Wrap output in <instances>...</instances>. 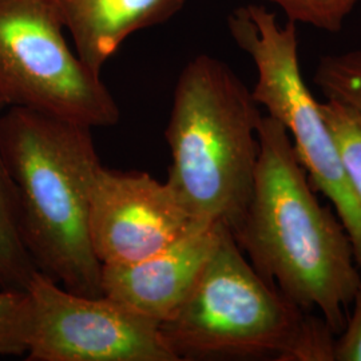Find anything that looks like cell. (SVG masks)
I'll return each instance as SVG.
<instances>
[{"label": "cell", "mask_w": 361, "mask_h": 361, "mask_svg": "<svg viewBox=\"0 0 361 361\" xmlns=\"http://www.w3.org/2000/svg\"><path fill=\"white\" fill-rule=\"evenodd\" d=\"M252 200L233 237L258 274L338 335L361 285L348 233L314 195L284 125L262 116Z\"/></svg>", "instance_id": "obj_1"}, {"label": "cell", "mask_w": 361, "mask_h": 361, "mask_svg": "<svg viewBox=\"0 0 361 361\" xmlns=\"http://www.w3.org/2000/svg\"><path fill=\"white\" fill-rule=\"evenodd\" d=\"M92 128L23 107L0 114V150L13 182L23 244L39 271L83 296L101 297L91 245V189L102 165Z\"/></svg>", "instance_id": "obj_2"}, {"label": "cell", "mask_w": 361, "mask_h": 361, "mask_svg": "<svg viewBox=\"0 0 361 361\" xmlns=\"http://www.w3.org/2000/svg\"><path fill=\"white\" fill-rule=\"evenodd\" d=\"M259 107L229 66L201 54L180 71L165 129L169 186L194 219L222 224L233 235L255 188Z\"/></svg>", "instance_id": "obj_3"}, {"label": "cell", "mask_w": 361, "mask_h": 361, "mask_svg": "<svg viewBox=\"0 0 361 361\" xmlns=\"http://www.w3.org/2000/svg\"><path fill=\"white\" fill-rule=\"evenodd\" d=\"M305 316L258 274L226 228L192 290L159 329L178 361H285Z\"/></svg>", "instance_id": "obj_4"}, {"label": "cell", "mask_w": 361, "mask_h": 361, "mask_svg": "<svg viewBox=\"0 0 361 361\" xmlns=\"http://www.w3.org/2000/svg\"><path fill=\"white\" fill-rule=\"evenodd\" d=\"M228 27L235 44L257 68L253 98L288 130L312 188L331 201L348 233L361 271L360 200L345 176L319 102L302 77L296 23L281 25L264 6L247 4L229 15Z\"/></svg>", "instance_id": "obj_5"}, {"label": "cell", "mask_w": 361, "mask_h": 361, "mask_svg": "<svg viewBox=\"0 0 361 361\" xmlns=\"http://www.w3.org/2000/svg\"><path fill=\"white\" fill-rule=\"evenodd\" d=\"M66 35L50 0H0V106L114 126L121 113L113 94Z\"/></svg>", "instance_id": "obj_6"}, {"label": "cell", "mask_w": 361, "mask_h": 361, "mask_svg": "<svg viewBox=\"0 0 361 361\" xmlns=\"http://www.w3.org/2000/svg\"><path fill=\"white\" fill-rule=\"evenodd\" d=\"M27 361H178L159 324L109 297L78 295L37 271L27 288Z\"/></svg>", "instance_id": "obj_7"}, {"label": "cell", "mask_w": 361, "mask_h": 361, "mask_svg": "<svg viewBox=\"0 0 361 361\" xmlns=\"http://www.w3.org/2000/svg\"><path fill=\"white\" fill-rule=\"evenodd\" d=\"M204 224L180 204L168 182L149 173L99 166L91 189V245L102 265L153 256Z\"/></svg>", "instance_id": "obj_8"}, {"label": "cell", "mask_w": 361, "mask_h": 361, "mask_svg": "<svg viewBox=\"0 0 361 361\" xmlns=\"http://www.w3.org/2000/svg\"><path fill=\"white\" fill-rule=\"evenodd\" d=\"M226 229L210 224L153 256L130 264L102 265L104 296L155 323H164L192 290Z\"/></svg>", "instance_id": "obj_9"}, {"label": "cell", "mask_w": 361, "mask_h": 361, "mask_svg": "<svg viewBox=\"0 0 361 361\" xmlns=\"http://www.w3.org/2000/svg\"><path fill=\"white\" fill-rule=\"evenodd\" d=\"M74 50L94 73L102 75L106 62L128 39L159 26L182 11L188 0H50Z\"/></svg>", "instance_id": "obj_10"}, {"label": "cell", "mask_w": 361, "mask_h": 361, "mask_svg": "<svg viewBox=\"0 0 361 361\" xmlns=\"http://www.w3.org/2000/svg\"><path fill=\"white\" fill-rule=\"evenodd\" d=\"M37 271L22 240L16 190L0 150V289L27 290Z\"/></svg>", "instance_id": "obj_11"}, {"label": "cell", "mask_w": 361, "mask_h": 361, "mask_svg": "<svg viewBox=\"0 0 361 361\" xmlns=\"http://www.w3.org/2000/svg\"><path fill=\"white\" fill-rule=\"evenodd\" d=\"M349 183L361 202V111L337 99L319 102Z\"/></svg>", "instance_id": "obj_12"}, {"label": "cell", "mask_w": 361, "mask_h": 361, "mask_svg": "<svg viewBox=\"0 0 361 361\" xmlns=\"http://www.w3.org/2000/svg\"><path fill=\"white\" fill-rule=\"evenodd\" d=\"M313 82L326 98L361 111V50L325 55L317 63Z\"/></svg>", "instance_id": "obj_13"}, {"label": "cell", "mask_w": 361, "mask_h": 361, "mask_svg": "<svg viewBox=\"0 0 361 361\" xmlns=\"http://www.w3.org/2000/svg\"><path fill=\"white\" fill-rule=\"evenodd\" d=\"M31 331L30 293L0 289V356H26Z\"/></svg>", "instance_id": "obj_14"}, {"label": "cell", "mask_w": 361, "mask_h": 361, "mask_svg": "<svg viewBox=\"0 0 361 361\" xmlns=\"http://www.w3.org/2000/svg\"><path fill=\"white\" fill-rule=\"evenodd\" d=\"M284 11L289 22L340 32L361 0H265Z\"/></svg>", "instance_id": "obj_15"}, {"label": "cell", "mask_w": 361, "mask_h": 361, "mask_svg": "<svg viewBox=\"0 0 361 361\" xmlns=\"http://www.w3.org/2000/svg\"><path fill=\"white\" fill-rule=\"evenodd\" d=\"M336 336L320 314L307 312L302 329L285 361H335Z\"/></svg>", "instance_id": "obj_16"}, {"label": "cell", "mask_w": 361, "mask_h": 361, "mask_svg": "<svg viewBox=\"0 0 361 361\" xmlns=\"http://www.w3.org/2000/svg\"><path fill=\"white\" fill-rule=\"evenodd\" d=\"M350 307L345 326L336 337L335 361H361V285Z\"/></svg>", "instance_id": "obj_17"}]
</instances>
